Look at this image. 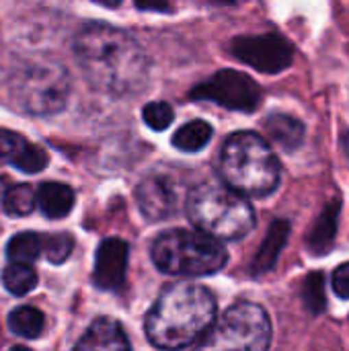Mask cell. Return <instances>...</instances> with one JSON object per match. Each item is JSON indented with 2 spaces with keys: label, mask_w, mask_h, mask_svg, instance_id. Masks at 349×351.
I'll use <instances>...</instances> for the list:
<instances>
[{
  "label": "cell",
  "mask_w": 349,
  "mask_h": 351,
  "mask_svg": "<svg viewBox=\"0 0 349 351\" xmlns=\"http://www.w3.org/2000/svg\"><path fill=\"white\" fill-rule=\"evenodd\" d=\"M72 47L93 88L111 97H130L144 90L150 62L144 47L123 29L107 23H86L76 31Z\"/></svg>",
  "instance_id": "obj_1"
},
{
  "label": "cell",
  "mask_w": 349,
  "mask_h": 351,
  "mask_svg": "<svg viewBox=\"0 0 349 351\" xmlns=\"http://www.w3.org/2000/svg\"><path fill=\"white\" fill-rule=\"evenodd\" d=\"M216 298L200 284L169 286L146 317L148 341L165 351H181L197 343L216 323Z\"/></svg>",
  "instance_id": "obj_2"
},
{
  "label": "cell",
  "mask_w": 349,
  "mask_h": 351,
  "mask_svg": "<svg viewBox=\"0 0 349 351\" xmlns=\"http://www.w3.org/2000/svg\"><path fill=\"white\" fill-rule=\"evenodd\" d=\"M220 177L243 197H267L280 185V162L259 134L237 132L224 142Z\"/></svg>",
  "instance_id": "obj_3"
},
{
  "label": "cell",
  "mask_w": 349,
  "mask_h": 351,
  "mask_svg": "<svg viewBox=\"0 0 349 351\" xmlns=\"http://www.w3.org/2000/svg\"><path fill=\"white\" fill-rule=\"evenodd\" d=\"M187 216L200 232L216 241H239L255 226L251 204L222 181L193 187L187 197Z\"/></svg>",
  "instance_id": "obj_4"
},
{
  "label": "cell",
  "mask_w": 349,
  "mask_h": 351,
  "mask_svg": "<svg viewBox=\"0 0 349 351\" xmlns=\"http://www.w3.org/2000/svg\"><path fill=\"white\" fill-rule=\"evenodd\" d=\"M154 265L169 276L202 278L220 271L228 261L226 247L200 230H169L152 243Z\"/></svg>",
  "instance_id": "obj_5"
},
{
  "label": "cell",
  "mask_w": 349,
  "mask_h": 351,
  "mask_svg": "<svg viewBox=\"0 0 349 351\" xmlns=\"http://www.w3.org/2000/svg\"><path fill=\"white\" fill-rule=\"evenodd\" d=\"M272 321L263 306L237 302L200 339L193 351H267Z\"/></svg>",
  "instance_id": "obj_6"
},
{
  "label": "cell",
  "mask_w": 349,
  "mask_h": 351,
  "mask_svg": "<svg viewBox=\"0 0 349 351\" xmlns=\"http://www.w3.org/2000/svg\"><path fill=\"white\" fill-rule=\"evenodd\" d=\"M12 95L31 115H56L68 103L70 76L60 64H31L12 78Z\"/></svg>",
  "instance_id": "obj_7"
},
{
  "label": "cell",
  "mask_w": 349,
  "mask_h": 351,
  "mask_svg": "<svg viewBox=\"0 0 349 351\" xmlns=\"http://www.w3.org/2000/svg\"><path fill=\"white\" fill-rule=\"evenodd\" d=\"M193 101H210L224 109L251 113L261 105V88L259 84L239 72V70H220L208 80L200 82L191 95Z\"/></svg>",
  "instance_id": "obj_8"
},
{
  "label": "cell",
  "mask_w": 349,
  "mask_h": 351,
  "mask_svg": "<svg viewBox=\"0 0 349 351\" xmlns=\"http://www.w3.org/2000/svg\"><path fill=\"white\" fill-rule=\"evenodd\" d=\"M232 53L243 64L253 66L263 74H278L292 66L294 47L278 33L241 35L232 39Z\"/></svg>",
  "instance_id": "obj_9"
},
{
  "label": "cell",
  "mask_w": 349,
  "mask_h": 351,
  "mask_svg": "<svg viewBox=\"0 0 349 351\" xmlns=\"http://www.w3.org/2000/svg\"><path fill=\"white\" fill-rule=\"evenodd\" d=\"M136 204L150 222H160L177 210V191L167 177H146L136 187Z\"/></svg>",
  "instance_id": "obj_10"
},
{
  "label": "cell",
  "mask_w": 349,
  "mask_h": 351,
  "mask_svg": "<svg viewBox=\"0 0 349 351\" xmlns=\"http://www.w3.org/2000/svg\"><path fill=\"white\" fill-rule=\"evenodd\" d=\"M130 247L121 239H105L95 257V284L103 290H117L125 282Z\"/></svg>",
  "instance_id": "obj_11"
},
{
  "label": "cell",
  "mask_w": 349,
  "mask_h": 351,
  "mask_svg": "<svg viewBox=\"0 0 349 351\" xmlns=\"http://www.w3.org/2000/svg\"><path fill=\"white\" fill-rule=\"evenodd\" d=\"M72 351H132L121 325L109 317L93 321Z\"/></svg>",
  "instance_id": "obj_12"
},
{
  "label": "cell",
  "mask_w": 349,
  "mask_h": 351,
  "mask_svg": "<svg viewBox=\"0 0 349 351\" xmlns=\"http://www.w3.org/2000/svg\"><path fill=\"white\" fill-rule=\"evenodd\" d=\"M339 212H341V199H333L319 214L317 222L313 224V230L306 237V247L313 255H323L331 251L337 237Z\"/></svg>",
  "instance_id": "obj_13"
},
{
  "label": "cell",
  "mask_w": 349,
  "mask_h": 351,
  "mask_svg": "<svg viewBox=\"0 0 349 351\" xmlns=\"http://www.w3.org/2000/svg\"><path fill=\"white\" fill-rule=\"evenodd\" d=\"M290 237V222L288 220H276L269 226V232L261 245V249L257 251L253 263H251V274L253 276H263L269 269H274V265L278 263L280 253L284 251L286 243Z\"/></svg>",
  "instance_id": "obj_14"
},
{
  "label": "cell",
  "mask_w": 349,
  "mask_h": 351,
  "mask_svg": "<svg viewBox=\"0 0 349 351\" xmlns=\"http://www.w3.org/2000/svg\"><path fill=\"white\" fill-rule=\"evenodd\" d=\"M267 136L286 152H292L302 146L304 142V125L300 119L286 115V113H272L265 119Z\"/></svg>",
  "instance_id": "obj_15"
},
{
  "label": "cell",
  "mask_w": 349,
  "mask_h": 351,
  "mask_svg": "<svg viewBox=\"0 0 349 351\" xmlns=\"http://www.w3.org/2000/svg\"><path fill=\"white\" fill-rule=\"evenodd\" d=\"M35 195L39 210L53 220L66 218L74 208V191L64 183H43Z\"/></svg>",
  "instance_id": "obj_16"
},
{
  "label": "cell",
  "mask_w": 349,
  "mask_h": 351,
  "mask_svg": "<svg viewBox=\"0 0 349 351\" xmlns=\"http://www.w3.org/2000/svg\"><path fill=\"white\" fill-rule=\"evenodd\" d=\"M43 247H45V237L43 234L21 232V234L10 239V243L6 247V255H8V259L12 263L31 265L43 255Z\"/></svg>",
  "instance_id": "obj_17"
},
{
  "label": "cell",
  "mask_w": 349,
  "mask_h": 351,
  "mask_svg": "<svg viewBox=\"0 0 349 351\" xmlns=\"http://www.w3.org/2000/svg\"><path fill=\"white\" fill-rule=\"evenodd\" d=\"M8 327L14 335L25 339H35L43 333L45 317L33 306H19L8 315Z\"/></svg>",
  "instance_id": "obj_18"
},
{
  "label": "cell",
  "mask_w": 349,
  "mask_h": 351,
  "mask_svg": "<svg viewBox=\"0 0 349 351\" xmlns=\"http://www.w3.org/2000/svg\"><path fill=\"white\" fill-rule=\"evenodd\" d=\"M212 140V125L195 119L179 128L173 136V146L183 152H197Z\"/></svg>",
  "instance_id": "obj_19"
},
{
  "label": "cell",
  "mask_w": 349,
  "mask_h": 351,
  "mask_svg": "<svg viewBox=\"0 0 349 351\" xmlns=\"http://www.w3.org/2000/svg\"><path fill=\"white\" fill-rule=\"evenodd\" d=\"M2 284L4 288L14 296H25L37 286V274L31 265L10 263L2 271Z\"/></svg>",
  "instance_id": "obj_20"
},
{
  "label": "cell",
  "mask_w": 349,
  "mask_h": 351,
  "mask_svg": "<svg viewBox=\"0 0 349 351\" xmlns=\"http://www.w3.org/2000/svg\"><path fill=\"white\" fill-rule=\"evenodd\" d=\"M35 204H37V195L31 185H14L4 193V199H2L4 212L12 218L29 216Z\"/></svg>",
  "instance_id": "obj_21"
},
{
  "label": "cell",
  "mask_w": 349,
  "mask_h": 351,
  "mask_svg": "<svg viewBox=\"0 0 349 351\" xmlns=\"http://www.w3.org/2000/svg\"><path fill=\"white\" fill-rule=\"evenodd\" d=\"M302 300L304 306L317 317L325 311L327 306V296H325V276L321 271H313L306 276L302 284Z\"/></svg>",
  "instance_id": "obj_22"
},
{
  "label": "cell",
  "mask_w": 349,
  "mask_h": 351,
  "mask_svg": "<svg viewBox=\"0 0 349 351\" xmlns=\"http://www.w3.org/2000/svg\"><path fill=\"white\" fill-rule=\"evenodd\" d=\"M47 162H49V156H47V152L41 146L25 142L23 148L19 150V154L14 156L12 167L23 171V173H27V175H33V173L43 171L47 167Z\"/></svg>",
  "instance_id": "obj_23"
},
{
  "label": "cell",
  "mask_w": 349,
  "mask_h": 351,
  "mask_svg": "<svg viewBox=\"0 0 349 351\" xmlns=\"http://www.w3.org/2000/svg\"><path fill=\"white\" fill-rule=\"evenodd\" d=\"M74 249V239L66 232L53 234V237H45V247H43V255L47 257L49 263L53 265H62Z\"/></svg>",
  "instance_id": "obj_24"
},
{
  "label": "cell",
  "mask_w": 349,
  "mask_h": 351,
  "mask_svg": "<svg viewBox=\"0 0 349 351\" xmlns=\"http://www.w3.org/2000/svg\"><path fill=\"white\" fill-rule=\"evenodd\" d=\"M142 115H144V123H146L148 128L156 130V132L167 130V128L173 123V117H175L173 107H171L169 103H165V101L148 103V105L144 107Z\"/></svg>",
  "instance_id": "obj_25"
},
{
  "label": "cell",
  "mask_w": 349,
  "mask_h": 351,
  "mask_svg": "<svg viewBox=\"0 0 349 351\" xmlns=\"http://www.w3.org/2000/svg\"><path fill=\"white\" fill-rule=\"evenodd\" d=\"M25 142L27 140L23 136H19L14 132H8V130H0V165L12 162Z\"/></svg>",
  "instance_id": "obj_26"
},
{
  "label": "cell",
  "mask_w": 349,
  "mask_h": 351,
  "mask_svg": "<svg viewBox=\"0 0 349 351\" xmlns=\"http://www.w3.org/2000/svg\"><path fill=\"white\" fill-rule=\"evenodd\" d=\"M331 286H333V292H335L339 298L349 300V261L348 263H341V265L333 271Z\"/></svg>",
  "instance_id": "obj_27"
},
{
  "label": "cell",
  "mask_w": 349,
  "mask_h": 351,
  "mask_svg": "<svg viewBox=\"0 0 349 351\" xmlns=\"http://www.w3.org/2000/svg\"><path fill=\"white\" fill-rule=\"evenodd\" d=\"M138 8H142V10H171V6L169 4H154V2H150V4H142V2H138L136 4Z\"/></svg>",
  "instance_id": "obj_28"
},
{
  "label": "cell",
  "mask_w": 349,
  "mask_h": 351,
  "mask_svg": "<svg viewBox=\"0 0 349 351\" xmlns=\"http://www.w3.org/2000/svg\"><path fill=\"white\" fill-rule=\"evenodd\" d=\"M344 144H346V150L349 152V132L346 134V138H344Z\"/></svg>",
  "instance_id": "obj_29"
},
{
  "label": "cell",
  "mask_w": 349,
  "mask_h": 351,
  "mask_svg": "<svg viewBox=\"0 0 349 351\" xmlns=\"http://www.w3.org/2000/svg\"><path fill=\"white\" fill-rule=\"evenodd\" d=\"M8 351H31V350H27V348H23V346H16V348H12V350H8Z\"/></svg>",
  "instance_id": "obj_30"
}]
</instances>
